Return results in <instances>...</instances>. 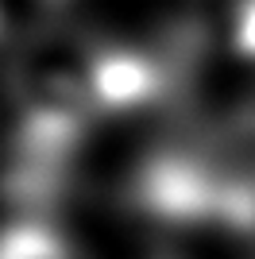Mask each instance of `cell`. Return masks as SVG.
<instances>
[{"instance_id": "obj_1", "label": "cell", "mask_w": 255, "mask_h": 259, "mask_svg": "<svg viewBox=\"0 0 255 259\" xmlns=\"http://www.w3.org/2000/svg\"><path fill=\"white\" fill-rule=\"evenodd\" d=\"M166 85V70L159 58L139 51H124V47H108V51L89 54V97L93 108H136L147 105L151 97H159Z\"/></svg>"}, {"instance_id": "obj_2", "label": "cell", "mask_w": 255, "mask_h": 259, "mask_svg": "<svg viewBox=\"0 0 255 259\" xmlns=\"http://www.w3.org/2000/svg\"><path fill=\"white\" fill-rule=\"evenodd\" d=\"M0 259H74L70 248L42 225H16L0 232Z\"/></svg>"}, {"instance_id": "obj_3", "label": "cell", "mask_w": 255, "mask_h": 259, "mask_svg": "<svg viewBox=\"0 0 255 259\" xmlns=\"http://www.w3.org/2000/svg\"><path fill=\"white\" fill-rule=\"evenodd\" d=\"M232 47L255 62V0H240L232 16Z\"/></svg>"}]
</instances>
